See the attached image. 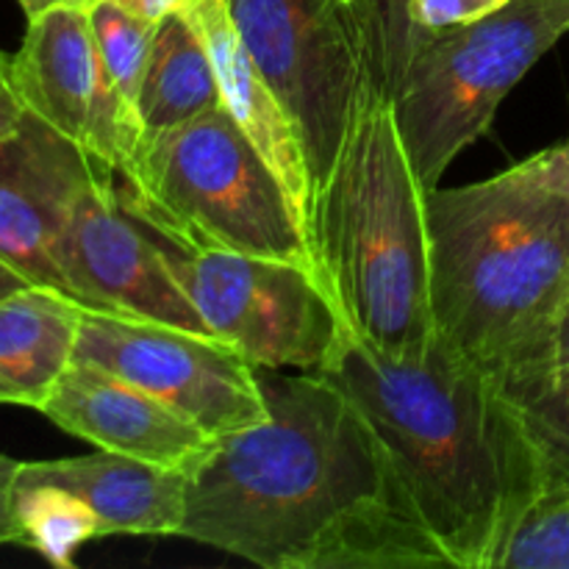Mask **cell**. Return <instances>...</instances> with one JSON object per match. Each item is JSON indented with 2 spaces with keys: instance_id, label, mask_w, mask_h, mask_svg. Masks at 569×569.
I'll use <instances>...</instances> for the list:
<instances>
[{
  "instance_id": "1",
  "label": "cell",
  "mask_w": 569,
  "mask_h": 569,
  "mask_svg": "<svg viewBox=\"0 0 569 569\" xmlns=\"http://www.w3.org/2000/svg\"><path fill=\"white\" fill-rule=\"evenodd\" d=\"M259 383L264 420L189 472L183 539L264 569L450 567L342 389L270 367Z\"/></svg>"
},
{
  "instance_id": "2",
  "label": "cell",
  "mask_w": 569,
  "mask_h": 569,
  "mask_svg": "<svg viewBox=\"0 0 569 569\" xmlns=\"http://www.w3.org/2000/svg\"><path fill=\"white\" fill-rule=\"evenodd\" d=\"M317 376L370 422L450 567L500 569L517 526L545 498V472L498 381L442 342L389 356L359 339Z\"/></svg>"
},
{
  "instance_id": "3",
  "label": "cell",
  "mask_w": 569,
  "mask_h": 569,
  "mask_svg": "<svg viewBox=\"0 0 569 569\" xmlns=\"http://www.w3.org/2000/svg\"><path fill=\"white\" fill-rule=\"evenodd\" d=\"M437 342L498 387L531 370L569 306V194L528 156L426 198Z\"/></svg>"
},
{
  "instance_id": "4",
  "label": "cell",
  "mask_w": 569,
  "mask_h": 569,
  "mask_svg": "<svg viewBox=\"0 0 569 569\" xmlns=\"http://www.w3.org/2000/svg\"><path fill=\"white\" fill-rule=\"evenodd\" d=\"M426 198L392 100L367 87L317 192L311 244L353 339L389 356L437 342Z\"/></svg>"
},
{
  "instance_id": "5",
  "label": "cell",
  "mask_w": 569,
  "mask_h": 569,
  "mask_svg": "<svg viewBox=\"0 0 569 569\" xmlns=\"http://www.w3.org/2000/svg\"><path fill=\"white\" fill-rule=\"evenodd\" d=\"M114 183L128 214L172 248L267 256L320 272L281 178L226 106L139 139Z\"/></svg>"
},
{
  "instance_id": "6",
  "label": "cell",
  "mask_w": 569,
  "mask_h": 569,
  "mask_svg": "<svg viewBox=\"0 0 569 569\" xmlns=\"http://www.w3.org/2000/svg\"><path fill=\"white\" fill-rule=\"evenodd\" d=\"M20 137L48 206L64 292L87 309L209 333L172 278L161 239L122 206L114 172L31 114Z\"/></svg>"
},
{
  "instance_id": "7",
  "label": "cell",
  "mask_w": 569,
  "mask_h": 569,
  "mask_svg": "<svg viewBox=\"0 0 569 569\" xmlns=\"http://www.w3.org/2000/svg\"><path fill=\"white\" fill-rule=\"evenodd\" d=\"M567 31V6L511 0L415 50L389 100L406 156L428 192L442 183L456 156L489 131L506 94Z\"/></svg>"
},
{
  "instance_id": "8",
  "label": "cell",
  "mask_w": 569,
  "mask_h": 569,
  "mask_svg": "<svg viewBox=\"0 0 569 569\" xmlns=\"http://www.w3.org/2000/svg\"><path fill=\"white\" fill-rule=\"evenodd\" d=\"M161 244L206 331L233 345L256 370L320 372L353 339L315 267L226 250L187 253L164 239Z\"/></svg>"
},
{
  "instance_id": "9",
  "label": "cell",
  "mask_w": 569,
  "mask_h": 569,
  "mask_svg": "<svg viewBox=\"0 0 569 569\" xmlns=\"http://www.w3.org/2000/svg\"><path fill=\"white\" fill-rule=\"evenodd\" d=\"M278 100L292 117L311 187L326 183L367 87L365 42L350 0H222Z\"/></svg>"
},
{
  "instance_id": "10",
  "label": "cell",
  "mask_w": 569,
  "mask_h": 569,
  "mask_svg": "<svg viewBox=\"0 0 569 569\" xmlns=\"http://www.w3.org/2000/svg\"><path fill=\"white\" fill-rule=\"evenodd\" d=\"M76 361L144 389L217 439L267 417L259 370L211 333L83 306Z\"/></svg>"
},
{
  "instance_id": "11",
  "label": "cell",
  "mask_w": 569,
  "mask_h": 569,
  "mask_svg": "<svg viewBox=\"0 0 569 569\" xmlns=\"http://www.w3.org/2000/svg\"><path fill=\"white\" fill-rule=\"evenodd\" d=\"M11 70L22 106L33 120L106 170L117 172L126 164L137 148V133L106 81L89 9L59 6L28 17L26 39L11 56Z\"/></svg>"
},
{
  "instance_id": "12",
  "label": "cell",
  "mask_w": 569,
  "mask_h": 569,
  "mask_svg": "<svg viewBox=\"0 0 569 569\" xmlns=\"http://www.w3.org/2000/svg\"><path fill=\"white\" fill-rule=\"evenodd\" d=\"M42 415L98 450L187 476L209 459L217 445V437L164 400L87 361H72L42 406Z\"/></svg>"
},
{
  "instance_id": "13",
  "label": "cell",
  "mask_w": 569,
  "mask_h": 569,
  "mask_svg": "<svg viewBox=\"0 0 569 569\" xmlns=\"http://www.w3.org/2000/svg\"><path fill=\"white\" fill-rule=\"evenodd\" d=\"M203 31L214 61L217 83H220L222 106L231 111L250 142L256 144L267 164L272 167L292 200L298 220L306 237L311 239L315 222V187H311L309 159H306L303 139L295 128L292 117L278 100L276 89L264 78V72L250 59L248 48L239 39L231 17L222 0H192L187 6ZM315 248V244H311ZM317 256V253H315Z\"/></svg>"
},
{
  "instance_id": "14",
  "label": "cell",
  "mask_w": 569,
  "mask_h": 569,
  "mask_svg": "<svg viewBox=\"0 0 569 569\" xmlns=\"http://www.w3.org/2000/svg\"><path fill=\"white\" fill-rule=\"evenodd\" d=\"M17 478L70 489L98 517L100 537H181L187 472L98 450L70 459L20 461Z\"/></svg>"
},
{
  "instance_id": "15",
  "label": "cell",
  "mask_w": 569,
  "mask_h": 569,
  "mask_svg": "<svg viewBox=\"0 0 569 569\" xmlns=\"http://www.w3.org/2000/svg\"><path fill=\"white\" fill-rule=\"evenodd\" d=\"M83 306L42 283L0 298V406L42 411L76 361Z\"/></svg>"
},
{
  "instance_id": "16",
  "label": "cell",
  "mask_w": 569,
  "mask_h": 569,
  "mask_svg": "<svg viewBox=\"0 0 569 569\" xmlns=\"http://www.w3.org/2000/svg\"><path fill=\"white\" fill-rule=\"evenodd\" d=\"M217 106H222V94L203 31L189 9L172 11L156 22L139 94V139L170 131Z\"/></svg>"
},
{
  "instance_id": "17",
  "label": "cell",
  "mask_w": 569,
  "mask_h": 569,
  "mask_svg": "<svg viewBox=\"0 0 569 569\" xmlns=\"http://www.w3.org/2000/svg\"><path fill=\"white\" fill-rule=\"evenodd\" d=\"M545 472V498H569V306L542 359L500 387ZM539 500V503H542Z\"/></svg>"
},
{
  "instance_id": "18",
  "label": "cell",
  "mask_w": 569,
  "mask_h": 569,
  "mask_svg": "<svg viewBox=\"0 0 569 569\" xmlns=\"http://www.w3.org/2000/svg\"><path fill=\"white\" fill-rule=\"evenodd\" d=\"M0 261L28 283L64 292L53 259V226L22 139L0 142ZM67 295V292H64Z\"/></svg>"
},
{
  "instance_id": "19",
  "label": "cell",
  "mask_w": 569,
  "mask_h": 569,
  "mask_svg": "<svg viewBox=\"0 0 569 569\" xmlns=\"http://www.w3.org/2000/svg\"><path fill=\"white\" fill-rule=\"evenodd\" d=\"M14 517L20 545L53 567L70 569L76 553L100 537L98 517L70 489L42 481H14Z\"/></svg>"
},
{
  "instance_id": "20",
  "label": "cell",
  "mask_w": 569,
  "mask_h": 569,
  "mask_svg": "<svg viewBox=\"0 0 569 569\" xmlns=\"http://www.w3.org/2000/svg\"><path fill=\"white\" fill-rule=\"evenodd\" d=\"M89 20H92L94 44H98L106 81H109L111 94L139 142L142 137L139 94H142L144 72H148L156 22L131 14L114 0H94L89 6Z\"/></svg>"
},
{
  "instance_id": "21",
  "label": "cell",
  "mask_w": 569,
  "mask_h": 569,
  "mask_svg": "<svg viewBox=\"0 0 569 569\" xmlns=\"http://www.w3.org/2000/svg\"><path fill=\"white\" fill-rule=\"evenodd\" d=\"M350 9L359 22L372 87L389 98L415 56L409 0H350Z\"/></svg>"
},
{
  "instance_id": "22",
  "label": "cell",
  "mask_w": 569,
  "mask_h": 569,
  "mask_svg": "<svg viewBox=\"0 0 569 569\" xmlns=\"http://www.w3.org/2000/svg\"><path fill=\"white\" fill-rule=\"evenodd\" d=\"M500 569H569V498L542 500L528 511Z\"/></svg>"
},
{
  "instance_id": "23",
  "label": "cell",
  "mask_w": 569,
  "mask_h": 569,
  "mask_svg": "<svg viewBox=\"0 0 569 569\" xmlns=\"http://www.w3.org/2000/svg\"><path fill=\"white\" fill-rule=\"evenodd\" d=\"M511 0H409V26L415 50L437 33L472 26L495 11L506 9Z\"/></svg>"
},
{
  "instance_id": "24",
  "label": "cell",
  "mask_w": 569,
  "mask_h": 569,
  "mask_svg": "<svg viewBox=\"0 0 569 569\" xmlns=\"http://www.w3.org/2000/svg\"><path fill=\"white\" fill-rule=\"evenodd\" d=\"M28 122V111L22 106L20 92L14 83V70H11V56L0 50V142L20 137Z\"/></svg>"
},
{
  "instance_id": "25",
  "label": "cell",
  "mask_w": 569,
  "mask_h": 569,
  "mask_svg": "<svg viewBox=\"0 0 569 569\" xmlns=\"http://www.w3.org/2000/svg\"><path fill=\"white\" fill-rule=\"evenodd\" d=\"M20 461L0 453V545H20V526L14 517V481Z\"/></svg>"
},
{
  "instance_id": "26",
  "label": "cell",
  "mask_w": 569,
  "mask_h": 569,
  "mask_svg": "<svg viewBox=\"0 0 569 569\" xmlns=\"http://www.w3.org/2000/svg\"><path fill=\"white\" fill-rule=\"evenodd\" d=\"M531 161L553 187L565 189L569 194V137L565 142L553 144V148H545L539 153H533Z\"/></svg>"
},
{
  "instance_id": "27",
  "label": "cell",
  "mask_w": 569,
  "mask_h": 569,
  "mask_svg": "<svg viewBox=\"0 0 569 569\" xmlns=\"http://www.w3.org/2000/svg\"><path fill=\"white\" fill-rule=\"evenodd\" d=\"M114 3L122 6L126 11H131V14L142 17V20L159 22L164 20L167 14H172V11L187 9L192 0H114Z\"/></svg>"
},
{
  "instance_id": "28",
  "label": "cell",
  "mask_w": 569,
  "mask_h": 569,
  "mask_svg": "<svg viewBox=\"0 0 569 569\" xmlns=\"http://www.w3.org/2000/svg\"><path fill=\"white\" fill-rule=\"evenodd\" d=\"M92 3L94 0H20L26 17H37L48 9H59V6H83V9H89Z\"/></svg>"
},
{
  "instance_id": "29",
  "label": "cell",
  "mask_w": 569,
  "mask_h": 569,
  "mask_svg": "<svg viewBox=\"0 0 569 569\" xmlns=\"http://www.w3.org/2000/svg\"><path fill=\"white\" fill-rule=\"evenodd\" d=\"M22 287H28L26 278H22L17 270H11L6 261H0V298H6V295L17 292V289Z\"/></svg>"
},
{
  "instance_id": "30",
  "label": "cell",
  "mask_w": 569,
  "mask_h": 569,
  "mask_svg": "<svg viewBox=\"0 0 569 569\" xmlns=\"http://www.w3.org/2000/svg\"><path fill=\"white\" fill-rule=\"evenodd\" d=\"M550 3H561V6H567V9H569V0H550Z\"/></svg>"
}]
</instances>
